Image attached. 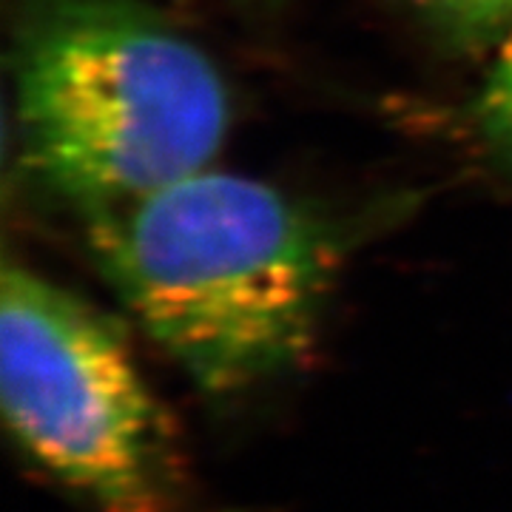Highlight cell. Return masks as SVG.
I'll use <instances>...</instances> for the list:
<instances>
[{
    "label": "cell",
    "mask_w": 512,
    "mask_h": 512,
    "mask_svg": "<svg viewBox=\"0 0 512 512\" xmlns=\"http://www.w3.org/2000/svg\"><path fill=\"white\" fill-rule=\"evenodd\" d=\"M86 239L140 328L214 404L305 367L342 262L311 208L214 168L94 217Z\"/></svg>",
    "instance_id": "obj_1"
},
{
    "label": "cell",
    "mask_w": 512,
    "mask_h": 512,
    "mask_svg": "<svg viewBox=\"0 0 512 512\" xmlns=\"http://www.w3.org/2000/svg\"><path fill=\"white\" fill-rule=\"evenodd\" d=\"M20 146L83 222L211 168L225 77L143 0H29L12 37Z\"/></svg>",
    "instance_id": "obj_2"
},
{
    "label": "cell",
    "mask_w": 512,
    "mask_h": 512,
    "mask_svg": "<svg viewBox=\"0 0 512 512\" xmlns=\"http://www.w3.org/2000/svg\"><path fill=\"white\" fill-rule=\"evenodd\" d=\"M0 404L23 458L92 512H197L177 424L123 328L29 265L0 274Z\"/></svg>",
    "instance_id": "obj_3"
},
{
    "label": "cell",
    "mask_w": 512,
    "mask_h": 512,
    "mask_svg": "<svg viewBox=\"0 0 512 512\" xmlns=\"http://www.w3.org/2000/svg\"><path fill=\"white\" fill-rule=\"evenodd\" d=\"M421 18L458 49L481 52L512 32V0H410Z\"/></svg>",
    "instance_id": "obj_4"
},
{
    "label": "cell",
    "mask_w": 512,
    "mask_h": 512,
    "mask_svg": "<svg viewBox=\"0 0 512 512\" xmlns=\"http://www.w3.org/2000/svg\"><path fill=\"white\" fill-rule=\"evenodd\" d=\"M473 126L481 143L512 168V32L495 46V60L473 100Z\"/></svg>",
    "instance_id": "obj_5"
}]
</instances>
